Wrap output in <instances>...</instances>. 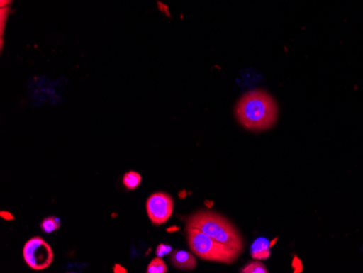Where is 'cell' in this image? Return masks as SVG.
<instances>
[{"instance_id":"6da1fadb","label":"cell","mask_w":363,"mask_h":273,"mask_svg":"<svg viewBox=\"0 0 363 273\" xmlns=\"http://www.w3.org/2000/svg\"><path fill=\"white\" fill-rule=\"evenodd\" d=\"M235 116L240 126L247 130L266 131L277 123L279 107L268 91L252 89L245 93L236 104Z\"/></svg>"},{"instance_id":"7a4b0ae2","label":"cell","mask_w":363,"mask_h":273,"mask_svg":"<svg viewBox=\"0 0 363 273\" xmlns=\"http://www.w3.org/2000/svg\"><path fill=\"white\" fill-rule=\"evenodd\" d=\"M186 228H195L242 254L244 240L236 228L228 219L212 211H198L189 216Z\"/></svg>"},{"instance_id":"3957f363","label":"cell","mask_w":363,"mask_h":273,"mask_svg":"<svg viewBox=\"0 0 363 273\" xmlns=\"http://www.w3.org/2000/svg\"><path fill=\"white\" fill-rule=\"evenodd\" d=\"M186 233L191 252L201 260L230 264H233L240 255L238 250L220 243L201 230L186 228Z\"/></svg>"},{"instance_id":"277c9868","label":"cell","mask_w":363,"mask_h":273,"mask_svg":"<svg viewBox=\"0 0 363 273\" xmlns=\"http://www.w3.org/2000/svg\"><path fill=\"white\" fill-rule=\"evenodd\" d=\"M23 258L30 269L42 271L50 267L54 262V252L46 240L35 236L28 240L24 245Z\"/></svg>"},{"instance_id":"5b68a950","label":"cell","mask_w":363,"mask_h":273,"mask_svg":"<svg viewBox=\"0 0 363 273\" xmlns=\"http://www.w3.org/2000/svg\"><path fill=\"white\" fill-rule=\"evenodd\" d=\"M174 201L172 197L163 191L150 195L146 201L147 215L155 225H162L172 217Z\"/></svg>"},{"instance_id":"8992f818","label":"cell","mask_w":363,"mask_h":273,"mask_svg":"<svg viewBox=\"0 0 363 273\" xmlns=\"http://www.w3.org/2000/svg\"><path fill=\"white\" fill-rule=\"evenodd\" d=\"M171 264L179 270H193L197 266L195 257L185 250H174L171 255Z\"/></svg>"},{"instance_id":"52a82bcc","label":"cell","mask_w":363,"mask_h":273,"mask_svg":"<svg viewBox=\"0 0 363 273\" xmlns=\"http://www.w3.org/2000/svg\"><path fill=\"white\" fill-rule=\"evenodd\" d=\"M271 246H272V244L268 238H257L252 243V248H250V254H252V258L257 260H268L271 254Z\"/></svg>"},{"instance_id":"ba28073f","label":"cell","mask_w":363,"mask_h":273,"mask_svg":"<svg viewBox=\"0 0 363 273\" xmlns=\"http://www.w3.org/2000/svg\"><path fill=\"white\" fill-rule=\"evenodd\" d=\"M142 183V177L140 173L135 172V171H128L124 174L123 177V184L126 189L130 191H134L138 189Z\"/></svg>"},{"instance_id":"9c48e42d","label":"cell","mask_w":363,"mask_h":273,"mask_svg":"<svg viewBox=\"0 0 363 273\" xmlns=\"http://www.w3.org/2000/svg\"><path fill=\"white\" fill-rule=\"evenodd\" d=\"M147 273H167L168 272V267L166 262L161 260V257H157L155 260L150 262V264L147 267Z\"/></svg>"},{"instance_id":"30bf717a","label":"cell","mask_w":363,"mask_h":273,"mask_svg":"<svg viewBox=\"0 0 363 273\" xmlns=\"http://www.w3.org/2000/svg\"><path fill=\"white\" fill-rule=\"evenodd\" d=\"M242 273H267L269 272L268 268H267L260 260H255V262L247 264L246 266L242 267L240 269Z\"/></svg>"},{"instance_id":"8fae6325","label":"cell","mask_w":363,"mask_h":273,"mask_svg":"<svg viewBox=\"0 0 363 273\" xmlns=\"http://www.w3.org/2000/svg\"><path fill=\"white\" fill-rule=\"evenodd\" d=\"M40 227L46 233H52L60 228V219L57 217H47L43 220Z\"/></svg>"},{"instance_id":"7c38bea8","label":"cell","mask_w":363,"mask_h":273,"mask_svg":"<svg viewBox=\"0 0 363 273\" xmlns=\"http://www.w3.org/2000/svg\"><path fill=\"white\" fill-rule=\"evenodd\" d=\"M10 7L0 8V28H1V38H4V30H5L6 22H7L8 16H9Z\"/></svg>"},{"instance_id":"4fadbf2b","label":"cell","mask_w":363,"mask_h":273,"mask_svg":"<svg viewBox=\"0 0 363 273\" xmlns=\"http://www.w3.org/2000/svg\"><path fill=\"white\" fill-rule=\"evenodd\" d=\"M171 252H172V247L168 244H160L156 250V254L158 257L167 256V255L171 254Z\"/></svg>"},{"instance_id":"5bb4252c","label":"cell","mask_w":363,"mask_h":273,"mask_svg":"<svg viewBox=\"0 0 363 273\" xmlns=\"http://www.w3.org/2000/svg\"><path fill=\"white\" fill-rule=\"evenodd\" d=\"M79 267H85L84 264H70V266L68 267L69 272H81V269H79Z\"/></svg>"},{"instance_id":"9a60e30c","label":"cell","mask_w":363,"mask_h":273,"mask_svg":"<svg viewBox=\"0 0 363 273\" xmlns=\"http://www.w3.org/2000/svg\"><path fill=\"white\" fill-rule=\"evenodd\" d=\"M12 1L13 0H0V8L11 5Z\"/></svg>"}]
</instances>
